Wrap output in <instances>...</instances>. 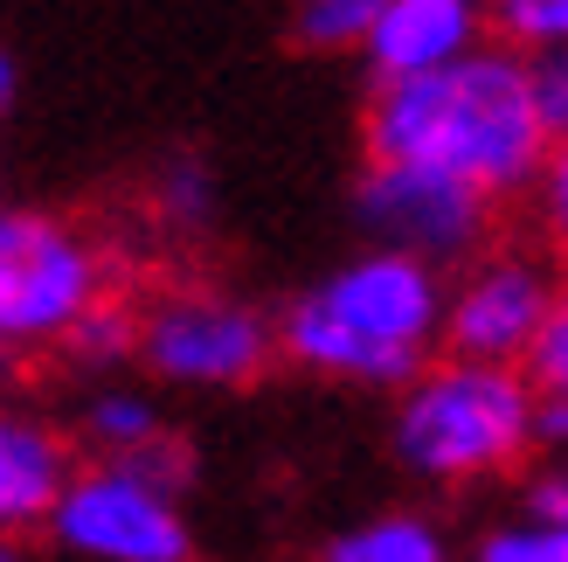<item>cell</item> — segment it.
Here are the masks:
<instances>
[{
  "label": "cell",
  "mask_w": 568,
  "mask_h": 562,
  "mask_svg": "<svg viewBox=\"0 0 568 562\" xmlns=\"http://www.w3.org/2000/svg\"><path fill=\"white\" fill-rule=\"evenodd\" d=\"M548 126L534 111L527 56L486 42L444 70L367 83L361 111V153L367 160H403V167H437L450 181H471L478 194H527L548 160Z\"/></svg>",
  "instance_id": "obj_1"
},
{
  "label": "cell",
  "mask_w": 568,
  "mask_h": 562,
  "mask_svg": "<svg viewBox=\"0 0 568 562\" xmlns=\"http://www.w3.org/2000/svg\"><path fill=\"white\" fill-rule=\"evenodd\" d=\"M527 508H548L568 521V444L548 459V465H534V480H527Z\"/></svg>",
  "instance_id": "obj_21"
},
{
  "label": "cell",
  "mask_w": 568,
  "mask_h": 562,
  "mask_svg": "<svg viewBox=\"0 0 568 562\" xmlns=\"http://www.w3.org/2000/svg\"><path fill=\"white\" fill-rule=\"evenodd\" d=\"M132 361L153 389L243 397L277 369V313L222 278H174L139 299Z\"/></svg>",
  "instance_id": "obj_4"
},
{
  "label": "cell",
  "mask_w": 568,
  "mask_h": 562,
  "mask_svg": "<svg viewBox=\"0 0 568 562\" xmlns=\"http://www.w3.org/2000/svg\"><path fill=\"white\" fill-rule=\"evenodd\" d=\"M312 562H458V542L430 508H375L312 549Z\"/></svg>",
  "instance_id": "obj_11"
},
{
  "label": "cell",
  "mask_w": 568,
  "mask_h": 562,
  "mask_svg": "<svg viewBox=\"0 0 568 562\" xmlns=\"http://www.w3.org/2000/svg\"><path fill=\"white\" fill-rule=\"evenodd\" d=\"M222 215V181L202 153H160L146 174V222L160 237H209Z\"/></svg>",
  "instance_id": "obj_13"
},
{
  "label": "cell",
  "mask_w": 568,
  "mask_h": 562,
  "mask_svg": "<svg viewBox=\"0 0 568 562\" xmlns=\"http://www.w3.org/2000/svg\"><path fill=\"white\" fill-rule=\"evenodd\" d=\"M388 0H292V21H284V36H292L305 56H361V42L375 36Z\"/></svg>",
  "instance_id": "obj_15"
},
{
  "label": "cell",
  "mask_w": 568,
  "mask_h": 562,
  "mask_svg": "<svg viewBox=\"0 0 568 562\" xmlns=\"http://www.w3.org/2000/svg\"><path fill=\"white\" fill-rule=\"evenodd\" d=\"M166 431V410L153 397V382H125V375H98V389L77 403V444H91V459H132L160 444Z\"/></svg>",
  "instance_id": "obj_12"
},
{
  "label": "cell",
  "mask_w": 568,
  "mask_h": 562,
  "mask_svg": "<svg viewBox=\"0 0 568 562\" xmlns=\"http://www.w3.org/2000/svg\"><path fill=\"white\" fill-rule=\"evenodd\" d=\"M493 42V0H388L375 36L361 42L367 83L423 77Z\"/></svg>",
  "instance_id": "obj_9"
},
{
  "label": "cell",
  "mask_w": 568,
  "mask_h": 562,
  "mask_svg": "<svg viewBox=\"0 0 568 562\" xmlns=\"http://www.w3.org/2000/svg\"><path fill=\"white\" fill-rule=\"evenodd\" d=\"M527 375L541 382V410H548V444L561 452V444H568V285H561V299H555V320H548V333H541V348H534Z\"/></svg>",
  "instance_id": "obj_17"
},
{
  "label": "cell",
  "mask_w": 568,
  "mask_h": 562,
  "mask_svg": "<svg viewBox=\"0 0 568 562\" xmlns=\"http://www.w3.org/2000/svg\"><path fill=\"white\" fill-rule=\"evenodd\" d=\"M132 341H139V305L125 292H111L104 305H91V313L70 327V341L55 354H70L83 375H119V361H132Z\"/></svg>",
  "instance_id": "obj_16"
},
{
  "label": "cell",
  "mask_w": 568,
  "mask_h": 562,
  "mask_svg": "<svg viewBox=\"0 0 568 562\" xmlns=\"http://www.w3.org/2000/svg\"><path fill=\"white\" fill-rule=\"evenodd\" d=\"M493 194L471 181H450L437 167H403V160H367L354 181V222L367 243L423 258L437 271H458L465 258L493 243Z\"/></svg>",
  "instance_id": "obj_8"
},
{
  "label": "cell",
  "mask_w": 568,
  "mask_h": 562,
  "mask_svg": "<svg viewBox=\"0 0 568 562\" xmlns=\"http://www.w3.org/2000/svg\"><path fill=\"white\" fill-rule=\"evenodd\" d=\"M70 472H77V452L49 417L0 403V528H8V535L49 528Z\"/></svg>",
  "instance_id": "obj_10"
},
{
  "label": "cell",
  "mask_w": 568,
  "mask_h": 562,
  "mask_svg": "<svg viewBox=\"0 0 568 562\" xmlns=\"http://www.w3.org/2000/svg\"><path fill=\"white\" fill-rule=\"evenodd\" d=\"M534 230H541V250L568 271V139H555L541 174H534Z\"/></svg>",
  "instance_id": "obj_19"
},
{
  "label": "cell",
  "mask_w": 568,
  "mask_h": 562,
  "mask_svg": "<svg viewBox=\"0 0 568 562\" xmlns=\"http://www.w3.org/2000/svg\"><path fill=\"white\" fill-rule=\"evenodd\" d=\"M465 562H568V521L520 500L514 514H499V521L478 528Z\"/></svg>",
  "instance_id": "obj_14"
},
{
  "label": "cell",
  "mask_w": 568,
  "mask_h": 562,
  "mask_svg": "<svg viewBox=\"0 0 568 562\" xmlns=\"http://www.w3.org/2000/svg\"><path fill=\"white\" fill-rule=\"evenodd\" d=\"M527 83H534V111H541L548 139H568V49L527 56Z\"/></svg>",
  "instance_id": "obj_20"
},
{
  "label": "cell",
  "mask_w": 568,
  "mask_h": 562,
  "mask_svg": "<svg viewBox=\"0 0 568 562\" xmlns=\"http://www.w3.org/2000/svg\"><path fill=\"white\" fill-rule=\"evenodd\" d=\"M0 562H28V549H21V535H8V528H0Z\"/></svg>",
  "instance_id": "obj_23"
},
{
  "label": "cell",
  "mask_w": 568,
  "mask_h": 562,
  "mask_svg": "<svg viewBox=\"0 0 568 562\" xmlns=\"http://www.w3.org/2000/svg\"><path fill=\"white\" fill-rule=\"evenodd\" d=\"M541 444H548L541 382L520 361H471L444 348L430 369L388 397V459L416 486L437 493L514 480L520 465H534Z\"/></svg>",
  "instance_id": "obj_3"
},
{
  "label": "cell",
  "mask_w": 568,
  "mask_h": 562,
  "mask_svg": "<svg viewBox=\"0 0 568 562\" xmlns=\"http://www.w3.org/2000/svg\"><path fill=\"white\" fill-rule=\"evenodd\" d=\"M49 542L70 562H194V514L187 493L146 480L125 459H91L70 472L49 514Z\"/></svg>",
  "instance_id": "obj_6"
},
{
  "label": "cell",
  "mask_w": 568,
  "mask_h": 562,
  "mask_svg": "<svg viewBox=\"0 0 568 562\" xmlns=\"http://www.w3.org/2000/svg\"><path fill=\"white\" fill-rule=\"evenodd\" d=\"M561 264L548 250L486 243L444 278V348L471 361H534L561 299Z\"/></svg>",
  "instance_id": "obj_7"
},
{
  "label": "cell",
  "mask_w": 568,
  "mask_h": 562,
  "mask_svg": "<svg viewBox=\"0 0 568 562\" xmlns=\"http://www.w3.org/2000/svg\"><path fill=\"white\" fill-rule=\"evenodd\" d=\"M493 42L520 56L568 49V0H493Z\"/></svg>",
  "instance_id": "obj_18"
},
{
  "label": "cell",
  "mask_w": 568,
  "mask_h": 562,
  "mask_svg": "<svg viewBox=\"0 0 568 562\" xmlns=\"http://www.w3.org/2000/svg\"><path fill=\"white\" fill-rule=\"evenodd\" d=\"M14 111H21V63H14V49L0 42V132L14 126Z\"/></svg>",
  "instance_id": "obj_22"
},
{
  "label": "cell",
  "mask_w": 568,
  "mask_h": 562,
  "mask_svg": "<svg viewBox=\"0 0 568 562\" xmlns=\"http://www.w3.org/2000/svg\"><path fill=\"white\" fill-rule=\"evenodd\" d=\"M119 292V250L91 222L0 194V361L63 348L70 327Z\"/></svg>",
  "instance_id": "obj_5"
},
{
  "label": "cell",
  "mask_w": 568,
  "mask_h": 562,
  "mask_svg": "<svg viewBox=\"0 0 568 562\" xmlns=\"http://www.w3.org/2000/svg\"><path fill=\"white\" fill-rule=\"evenodd\" d=\"M444 278L423 258L361 243L277 305V361L326 389L395 397L444 354Z\"/></svg>",
  "instance_id": "obj_2"
}]
</instances>
